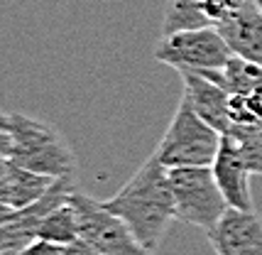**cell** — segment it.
<instances>
[{
  "label": "cell",
  "mask_w": 262,
  "mask_h": 255,
  "mask_svg": "<svg viewBox=\"0 0 262 255\" xmlns=\"http://www.w3.org/2000/svg\"><path fill=\"white\" fill-rule=\"evenodd\" d=\"M230 138H235L240 150L245 155V162L252 174H262V128H248V130H230Z\"/></svg>",
  "instance_id": "cell-17"
},
{
  "label": "cell",
  "mask_w": 262,
  "mask_h": 255,
  "mask_svg": "<svg viewBox=\"0 0 262 255\" xmlns=\"http://www.w3.org/2000/svg\"><path fill=\"white\" fill-rule=\"evenodd\" d=\"M199 74L223 86L230 96H262V67L240 57H233L223 69L199 71Z\"/></svg>",
  "instance_id": "cell-14"
},
{
  "label": "cell",
  "mask_w": 262,
  "mask_h": 255,
  "mask_svg": "<svg viewBox=\"0 0 262 255\" xmlns=\"http://www.w3.org/2000/svg\"><path fill=\"white\" fill-rule=\"evenodd\" d=\"M211 169H213L216 184L223 192V197H226L230 209H240V211L255 209L252 194H250L252 172L248 167V162H245V155L240 150V145L235 142V138L223 135L221 150H218Z\"/></svg>",
  "instance_id": "cell-9"
},
{
  "label": "cell",
  "mask_w": 262,
  "mask_h": 255,
  "mask_svg": "<svg viewBox=\"0 0 262 255\" xmlns=\"http://www.w3.org/2000/svg\"><path fill=\"white\" fill-rule=\"evenodd\" d=\"M71 204L79 216V238L98 255H155L133 236L125 221L103 206V201L76 189Z\"/></svg>",
  "instance_id": "cell-5"
},
{
  "label": "cell",
  "mask_w": 262,
  "mask_h": 255,
  "mask_svg": "<svg viewBox=\"0 0 262 255\" xmlns=\"http://www.w3.org/2000/svg\"><path fill=\"white\" fill-rule=\"evenodd\" d=\"M37 241L59 243V245H69L79 241V216H76V209H74L71 199L67 204H61L59 209H54L42 221Z\"/></svg>",
  "instance_id": "cell-15"
},
{
  "label": "cell",
  "mask_w": 262,
  "mask_h": 255,
  "mask_svg": "<svg viewBox=\"0 0 262 255\" xmlns=\"http://www.w3.org/2000/svg\"><path fill=\"white\" fill-rule=\"evenodd\" d=\"M0 152L3 160L52 179L74 177L76 157L64 135L49 123L23 113H5L0 120Z\"/></svg>",
  "instance_id": "cell-2"
},
{
  "label": "cell",
  "mask_w": 262,
  "mask_h": 255,
  "mask_svg": "<svg viewBox=\"0 0 262 255\" xmlns=\"http://www.w3.org/2000/svg\"><path fill=\"white\" fill-rule=\"evenodd\" d=\"M155 59L177 71H218L233 59V52L218 27H201L160 37Z\"/></svg>",
  "instance_id": "cell-6"
},
{
  "label": "cell",
  "mask_w": 262,
  "mask_h": 255,
  "mask_svg": "<svg viewBox=\"0 0 262 255\" xmlns=\"http://www.w3.org/2000/svg\"><path fill=\"white\" fill-rule=\"evenodd\" d=\"M206 236L216 255H262V216L255 209H228Z\"/></svg>",
  "instance_id": "cell-8"
},
{
  "label": "cell",
  "mask_w": 262,
  "mask_h": 255,
  "mask_svg": "<svg viewBox=\"0 0 262 255\" xmlns=\"http://www.w3.org/2000/svg\"><path fill=\"white\" fill-rule=\"evenodd\" d=\"M223 135L211 128L186 101H179L169 128L155 147V155L167 169L177 167H211L221 150Z\"/></svg>",
  "instance_id": "cell-3"
},
{
  "label": "cell",
  "mask_w": 262,
  "mask_h": 255,
  "mask_svg": "<svg viewBox=\"0 0 262 255\" xmlns=\"http://www.w3.org/2000/svg\"><path fill=\"white\" fill-rule=\"evenodd\" d=\"M76 189L79 186L74 182V177H59L39 201H34L25 209H3L0 214V253L30 248L39 236L42 221L61 204H67Z\"/></svg>",
  "instance_id": "cell-7"
},
{
  "label": "cell",
  "mask_w": 262,
  "mask_h": 255,
  "mask_svg": "<svg viewBox=\"0 0 262 255\" xmlns=\"http://www.w3.org/2000/svg\"><path fill=\"white\" fill-rule=\"evenodd\" d=\"M230 130L262 128V96H230Z\"/></svg>",
  "instance_id": "cell-16"
},
{
  "label": "cell",
  "mask_w": 262,
  "mask_h": 255,
  "mask_svg": "<svg viewBox=\"0 0 262 255\" xmlns=\"http://www.w3.org/2000/svg\"><path fill=\"white\" fill-rule=\"evenodd\" d=\"M103 206L125 221L137 241L149 253H155L169 223L177 219L169 169L152 152L145 164L130 177V182L111 199H105Z\"/></svg>",
  "instance_id": "cell-1"
},
{
  "label": "cell",
  "mask_w": 262,
  "mask_h": 255,
  "mask_svg": "<svg viewBox=\"0 0 262 255\" xmlns=\"http://www.w3.org/2000/svg\"><path fill=\"white\" fill-rule=\"evenodd\" d=\"M184 83V101L194 108L211 128H216L221 135H228L230 123V93L211 81L199 71H177Z\"/></svg>",
  "instance_id": "cell-11"
},
{
  "label": "cell",
  "mask_w": 262,
  "mask_h": 255,
  "mask_svg": "<svg viewBox=\"0 0 262 255\" xmlns=\"http://www.w3.org/2000/svg\"><path fill=\"white\" fill-rule=\"evenodd\" d=\"M0 255H25V250H3Z\"/></svg>",
  "instance_id": "cell-18"
},
{
  "label": "cell",
  "mask_w": 262,
  "mask_h": 255,
  "mask_svg": "<svg viewBox=\"0 0 262 255\" xmlns=\"http://www.w3.org/2000/svg\"><path fill=\"white\" fill-rule=\"evenodd\" d=\"M248 0H169L162 37L184 32V30H201V27H218L233 17Z\"/></svg>",
  "instance_id": "cell-10"
},
{
  "label": "cell",
  "mask_w": 262,
  "mask_h": 255,
  "mask_svg": "<svg viewBox=\"0 0 262 255\" xmlns=\"http://www.w3.org/2000/svg\"><path fill=\"white\" fill-rule=\"evenodd\" d=\"M57 179L25 169L20 164L3 160L0 162V204L3 209H25L45 197Z\"/></svg>",
  "instance_id": "cell-13"
},
{
  "label": "cell",
  "mask_w": 262,
  "mask_h": 255,
  "mask_svg": "<svg viewBox=\"0 0 262 255\" xmlns=\"http://www.w3.org/2000/svg\"><path fill=\"white\" fill-rule=\"evenodd\" d=\"M177 219L201 231H213L230 209L218 189L211 167H177L169 169Z\"/></svg>",
  "instance_id": "cell-4"
},
{
  "label": "cell",
  "mask_w": 262,
  "mask_h": 255,
  "mask_svg": "<svg viewBox=\"0 0 262 255\" xmlns=\"http://www.w3.org/2000/svg\"><path fill=\"white\" fill-rule=\"evenodd\" d=\"M218 32L228 42L233 57L262 67V5L248 0L233 17L218 25Z\"/></svg>",
  "instance_id": "cell-12"
}]
</instances>
